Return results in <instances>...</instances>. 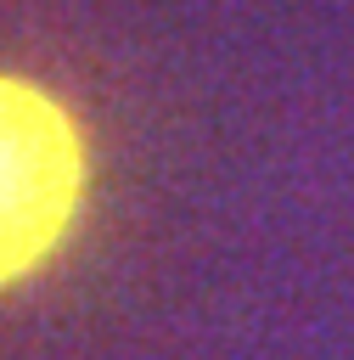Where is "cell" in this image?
Listing matches in <instances>:
<instances>
[{
    "instance_id": "cell-1",
    "label": "cell",
    "mask_w": 354,
    "mask_h": 360,
    "mask_svg": "<svg viewBox=\"0 0 354 360\" xmlns=\"http://www.w3.org/2000/svg\"><path fill=\"white\" fill-rule=\"evenodd\" d=\"M84 197V146L62 101L0 73V287L34 276Z\"/></svg>"
}]
</instances>
